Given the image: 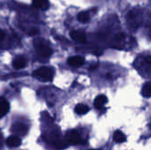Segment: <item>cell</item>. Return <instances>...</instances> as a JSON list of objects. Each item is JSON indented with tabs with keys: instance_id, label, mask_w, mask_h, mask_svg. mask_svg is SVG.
<instances>
[{
	"instance_id": "obj_5",
	"label": "cell",
	"mask_w": 151,
	"mask_h": 150,
	"mask_svg": "<svg viewBox=\"0 0 151 150\" xmlns=\"http://www.w3.org/2000/svg\"><path fill=\"white\" fill-rule=\"evenodd\" d=\"M12 132L17 135V136H25L27 133V127L24 124H15L12 126Z\"/></svg>"
},
{
	"instance_id": "obj_13",
	"label": "cell",
	"mask_w": 151,
	"mask_h": 150,
	"mask_svg": "<svg viewBox=\"0 0 151 150\" xmlns=\"http://www.w3.org/2000/svg\"><path fill=\"white\" fill-rule=\"evenodd\" d=\"M138 17H140V15H139V14L137 15V11H135V13H134V11H131V12H129V14H128V19H129V21H130L131 26H133V27H138L137 22L140 23V20L137 19Z\"/></svg>"
},
{
	"instance_id": "obj_18",
	"label": "cell",
	"mask_w": 151,
	"mask_h": 150,
	"mask_svg": "<svg viewBox=\"0 0 151 150\" xmlns=\"http://www.w3.org/2000/svg\"><path fill=\"white\" fill-rule=\"evenodd\" d=\"M124 36H125V34H123V33H120V34H116V39L117 40H122L123 38H124Z\"/></svg>"
},
{
	"instance_id": "obj_4",
	"label": "cell",
	"mask_w": 151,
	"mask_h": 150,
	"mask_svg": "<svg viewBox=\"0 0 151 150\" xmlns=\"http://www.w3.org/2000/svg\"><path fill=\"white\" fill-rule=\"evenodd\" d=\"M85 62V59L83 57H81V56H74V57H71L68 58L67 60V63L70 66L72 67H80L81 65H83Z\"/></svg>"
},
{
	"instance_id": "obj_20",
	"label": "cell",
	"mask_w": 151,
	"mask_h": 150,
	"mask_svg": "<svg viewBox=\"0 0 151 150\" xmlns=\"http://www.w3.org/2000/svg\"><path fill=\"white\" fill-rule=\"evenodd\" d=\"M145 61H146L150 65H151V56H150V57H147L145 58Z\"/></svg>"
},
{
	"instance_id": "obj_7",
	"label": "cell",
	"mask_w": 151,
	"mask_h": 150,
	"mask_svg": "<svg viewBox=\"0 0 151 150\" xmlns=\"http://www.w3.org/2000/svg\"><path fill=\"white\" fill-rule=\"evenodd\" d=\"M6 144L11 147V148H17L21 144V140L19 136L14 135V136H10L6 140Z\"/></svg>"
},
{
	"instance_id": "obj_15",
	"label": "cell",
	"mask_w": 151,
	"mask_h": 150,
	"mask_svg": "<svg viewBox=\"0 0 151 150\" xmlns=\"http://www.w3.org/2000/svg\"><path fill=\"white\" fill-rule=\"evenodd\" d=\"M88 111H89V108L85 104L80 103V104L76 105V107H75V112L79 115H84V114L88 113Z\"/></svg>"
},
{
	"instance_id": "obj_1",
	"label": "cell",
	"mask_w": 151,
	"mask_h": 150,
	"mask_svg": "<svg viewBox=\"0 0 151 150\" xmlns=\"http://www.w3.org/2000/svg\"><path fill=\"white\" fill-rule=\"evenodd\" d=\"M33 75L38 80H41L42 81H50L53 79L54 72L51 68L45 66V67H41L35 70Z\"/></svg>"
},
{
	"instance_id": "obj_21",
	"label": "cell",
	"mask_w": 151,
	"mask_h": 150,
	"mask_svg": "<svg viewBox=\"0 0 151 150\" xmlns=\"http://www.w3.org/2000/svg\"><path fill=\"white\" fill-rule=\"evenodd\" d=\"M3 144V135H2V133H1V132H0V146Z\"/></svg>"
},
{
	"instance_id": "obj_16",
	"label": "cell",
	"mask_w": 151,
	"mask_h": 150,
	"mask_svg": "<svg viewBox=\"0 0 151 150\" xmlns=\"http://www.w3.org/2000/svg\"><path fill=\"white\" fill-rule=\"evenodd\" d=\"M90 17L88 11H81L78 14V20L82 22V23H86L89 20Z\"/></svg>"
},
{
	"instance_id": "obj_17",
	"label": "cell",
	"mask_w": 151,
	"mask_h": 150,
	"mask_svg": "<svg viewBox=\"0 0 151 150\" xmlns=\"http://www.w3.org/2000/svg\"><path fill=\"white\" fill-rule=\"evenodd\" d=\"M37 34H38V29L37 28H32L31 31L29 32V34L30 35H35Z\"/></svg>"
},
{
	"instance_id": "obj_14",
	"label": "cell",
	"mask_w": 151,
	"mask_h": 150,
	"mask_svg": "<svg viewBox=\"0 0 151 150\" xmlns=\"http://www.w3.org/2000/svg\"><path fill=\"white\" fill-rule=\"evenodd\" d=\"M142 95L144 97H150L151 96V81L146 82L142 89Z\"/></svg>"
},
{
	"instance_id": "obj_6",
	"label": "cell",
	"mask_w": 151,
	"mask_h": 150,
	"mask_svg": "<svg viewBox=\"0 0 151 150\" xmlns=\"http://www.w3.org/2000/svg\"><path fill=\"white\" fill-rule=\"evenodd\" d=\"M70 36L72 39H73L74 41H76L78 42H86V34L82 31H79V30L72 31L70 33Z\"/></svg>"
},
{
	"instance_id": "obj_12",
	"label": "cell",
	"mask_w": 151,
	"mask_h": 150,
	"mask_svg": "<svg viewBox=\"0 0 151 150\" xmlns=\"http://www.w3.org/2000/svg\"><path fill=\"white\" fill-rule=\"evenodd\" d=\"M113 140L117 143H123V142H125L127 141V137L122 132L116 131L114 133V134H113Z\"/></svg>"
},
{
	"instance_id": "obj_8",
	"label": "cell",
	"mask_w": 151,
	"mask_h": 150,
	"mask_svg": "<svg viewBox=\"0 0 151 150\" xmlns=\"http://www.w3.org/2000/svg\"><path fill=\"white\" fill-rule=\"evenodd\" d=\"M108 102V99L105 95H98L96 99H95V102H94V105L96 109H101L105 103H107Z\"/></svg>"
},
{
	"instance_id": "obj_9",
	"label": "cell",
	"mask_w": 151,
	"mask_h": 150,
	"mask_svg": "<svg viewBox=\"0 0 151 150\" xmlns=\"http://www.w3.org/2000/svg\"><path fill=\"white\" fill-rule=\"evenodd\" d=\"M10 110V104L6 100L1 99L0 100V118L4 117L5 114L8 113Z\"/></svg>"
},
{
	"instance_id": "obj_3",
	"label": "cell",
	"mask_w": 151,
	"mask_h": 150,
	"mask_svg": "<svg viewBox=\"0 0 151 150\" xmlns=\"http://www.w3.org/2000/svg\"><path fill=\"white\" fill-rule=\"evenodd\" d=\"M65 137H66L67 141L71 144H79L81 140L80 133L76 130H71L67 132Z\"/></svg>"
},
{
	"instance_id": "obj_2",
	"label": "cell",
	"mask_w": 151,
	"mask_h": 150,
	"mask_svg": "<svg viewBox=\"0 0 151 150\" xmlns=\"http://www.w3.org/2000/svg\"><path fill=\"white\" fill-rule=\"evenodd\" d=\"M37 49H38L39 52L42 54V56H43L45 57H49L52 54L51 48L50 47V45L48 44V42H46L44 41H41L37 44Z\"/></svg>"
},
{
	"instance_id": "obj_19",
	"label": "cell",
	"mask_w": 151,
	"mask_h": 150,
	"mask_svg": "<svg viewBox=\"0 0 151 150\" xmlns=\"http://www.w3.org/2000/svg\"><path fill=\"white\" fill-rule=\"evenodd\" d=\"M4 36H5L4 35V33L2 30H0V42H2L4 39Z\"/></svg>"
},
{
	"instance_id": "obj_11",
	"label": "cell",
	"mask_w": 151,
	"mask_h": 150,
	"mask_svg": "<svg viewBox=\"0 0 151 150\" xmlns=\"http://www.w3.org/2000/svg\"><path fill=\"white\" fill-rule=\"evenodd\" d=\"M26 65H27L26 60H25L23 57H19L15 58L14 61H13V63H12L13 67H14L15 69H18V70H19V69L24 68V67L26 66Z\"/></svg>"
},
{
	"instance_id": "obj_10",
	"label": "cell",
	"mask_w": 151,
	"mask_h": 150,
	"mask_svg": "<svg viewBox=\"0 0 151 150\" xmlns=\"http://www.w3.org/2000/svg\"><path fill=\"white\" fill-rule=\"evenodd\" d=\"M33 5L38 9L47 10L50 6L48 0H33Z\"/></svg>"
}]
</instances>
